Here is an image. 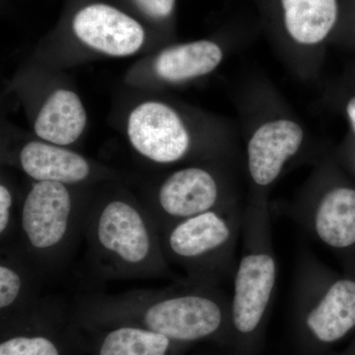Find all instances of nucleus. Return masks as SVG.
Instances as JSON below:
<instances>
[{
  "mask_svg": "<svg viewBox=\"0 0 355 355\" xmlns=\"http://www.w3.org/2000/svg\"><path fill=\"white\" fill-rule=\"evenodd\" d=\"M144 13L156 19L168 17L175 6V0H135Z\"/></svg>",
  "mask_w": 355,
  "mask_h": 355,
  "instance_id": "obj_20",
  "label": "nucleus"
},
{
  "mask_svg": "<svg viewBox=\"0 0 355 355\" xmlns=\"http://www.w3.org/2000/svg\"><path fill=\"white\" fill-rule=\"evenodd\" d=\"M87 116L83 102L72 91L60 89L48 98L35 121L40 139L55 146L73 144L83 135Z\"/></svg>",
  "mask_w": 355,
  "mask_h": 355,
  "instance_id": "obj_14",
  "label": "nucleus"
},
{
  "mask_svg": "<svg viewBox=\"0 0 355 355\" xmlns=\"http://www.w3.org/2000/svg\"><path fill=\"white\" fill-rule=\"evenodd\" d=\"M128 135L140 155L158 164L176 163L190 150V135L181 118L160 102H146L133 110Z\"/></svg>",
  "mask_w": 355,
  "mask_h": 355,
  "instance_id": "obj_8",
  "label": "nucleus"
},
{
  "mask_svg": "<svg viewBox=\"0 0 355 355\" xmlns=\"http://www.w3.org/2000/svg\"><path fill=\"white\" fill-rule=\"evenodd\" d=\"M293 297L305 330L323 345L338 342L355 328V279L338 275L310 251L300 252Z\"/></svg>",
  "mask_w": 355,
  "mask_h": 355,
  "instance_id": "obj_6",
  "label": "nucleus"
},
{
  "mask_svg": "<svg viewBox=\"0 0 355 355\" xmlns=\"http://www.w3.org/2000/svg\"><path fill=\"white\" fill-rule=\"evenodd\" d=\"M295 222L313 239L338 254L355 250V189L334 186L295 211Z\"/></svg>",
  "mask_w": 355,
  "mask_h": 355,
  "instance_id": "obj_9",
  "label": "nucleus"
},
{
  "mask_svg": "<svg viewBox=\"0 0 355 355\" xmlns=\"http://www.w3.org/2000/svg\"><path fill=\"white\" fill-rule=\"evenodd\" d=\"M70 187L35 182L20 205L13 243L44 279L64 268L83 235L87 207L79 205Z\"/></svg>",
  "mask_w": 355,
  "mask_h": 355,
  "instance_id": "obj_3",
  "label": "nucleus"
},
{
  "mask_svg": "<svg viewBox=\"0 0 355 355\" xmlns=\"http://www.w3.org/2000/svg\"><path fill=\"white\" fill-rule=\"evenodd\" d=\"M242 240V256L233 277L231 326L239 335L250 336L265 321L277 287L272 220L265 202L256 203L243 214Z\"/></svg>",
  "mask_w": 355,
  "mask_h": 355,
  "instance_id": "obj_5",
  "label": "nucleus"
},
{
  "mask_svg": "<svg viewBox=\"0 0 355 355\" xmlns=\"http://www.w3.org/2000/svg\"><path fill=\"white\" fill-rule=\"evenodd\" d=\"M79 311L98 321L146 329L174 342H195L216 335L231 324L230 298L219 286L176 282L162 289L119 294H87Z\"/></svg>",
  "mask_w": 355,
  "mask_h": 355,
  "instance_id": "obj_1",
  "label": "nucleus"
},
{
  "mask_svg": "<svg viewBox=\"0 0 355 355\" xmlns=\"http://www.w3.org/2000/svg\"><path fill=\"white\" fill-rule=\"evenodd\" d=\"M20 211L15 210L12 191L0 184V245L7 246L16 240L19 227Z\"/></svg>",
  "mask_w": 355,
  "mask_h": 355,
  "instance_id": "obj_19",
  "label": "nucleus"
},
{
  "mask_svg": "<svg viewBox=\"0 0 355 355\" xmlns=\"http://www.w3.org/2000/svg\"><path fill=\"white\" fill-rule=\"evenodd\" d=\"M347 113L350 121H352V128L355 132V97L349 100L347 106Z\"/></svg>",
  "mask_w": 355,
  "mask_h": 355,
  "instance_id": "obj_21",
  "label": "nucleus"
},
{
  "mask_svg": "<svg viewBox=\"0 0 355 355\" xmlns=\"http://www.w3.org/2000/svg\"><path fill=\"white\" fill-rule=\"evenodd\" d=\"M0 355H60V349L51 338L41 335H18L3 340Z\"/></svg>",
  "mask_w": 355,
  "mask_h": 355,
  "instance_id": "obj_18",
  "label": "nucleus"
},
{
  "mask_svg": "<svg viewBox=\"0 0 355 355\" xmlns=\"http://www.w3.org/2000/svg\"><path fill=\"white\" fill-rule=\"evenodd\" d=\"M282 6L287 32L299 44L323 41L338 19V0H282Z\"/></svg>",
  "mask_w": 355,
  "mask_h": 355,
  "instance_id": "obj_16",
  "label": "nucleus"
},
{
  "mask_svg": "<svg viewBox=\"0 0 355 355\" xmlns=\"http://www.w3.org/2000/svg\"><path fill=\"white\" fill-rule=\"evenodd\" d=\"M0 311L23 312L40 298L44 277L14 243L0 249Z\"/></svg>",
  "mask_w": 355,
  "mask_h": 355,
  "instance_id": "obj_13",
  "label": "nucleus"
},
{
  "mask_svg": "<svg viewBox=\"0 0 355 355\" xmlns=\"http://www.w3.org/2000/svg\"><path fill=\"white\" fill-rule=\"evenodd\" d=\"M173 342L139 327L119 326L105 336L98 355H168Z\"/></svg>",
  "mask_w": 355,
  "mask_h": 355,
  "instance_id": "obj_17",
  "label": "nucleus"
},
{
  "mask_svg": "<svg viewBox=\"0 0 355 355\" xmlns=\"http://www.w3.org/2000/svg\"><path fill=\"white\" fill-rule=\"evenodd\" d=\"M223 53L214 42L198 41L166 49L156 58V73L170 83L209 74L220 64Z\"/></svg>",
  "mask_w": 355,
  "mask_h": 355,
  "instance_id": "obj_15",
  "label": "nucleus"
},
{
  "mask_svg": "<svg viewBox=\"0 0 355 355\" xmlns=\"http://www.w3.org/2000/svg\"><path fill=\"white\" fill-rule=\"evenodd\" d=\"M243 214L233 205L172 224L160 233L169 265L179 266L193 284L218 286L234 277Z\"/></svg>",
  "mask_w": 355,
  "mask_h": 355,
  "instance_id": "obj_4",
  "label": "nucleus"
},
{
  "mask_svg": "<svg viewBox=\"0 0 355 355\" xmlns=\"http://www.w3.org/2000/svg\"><path fill=\"white\" fill-rule=\"evenodd\" d=\"M18 161L23 172L35 182L76 186L88 181L93 174L87 159L50 142H28L21 148Z\"/></svg>",
  "mask_w": 355,
  "mask_h": 355,
  "instance_id": "obj_12",
  "label": "nucleus"
},
{
  "mask_svg": "<svg viewBox=\"0 0 355 355\" xmlns=\"http://www.w3.org/2000/svg\"><path fill=\"white\" fill-rule=\"evenodd\" d=\"M77 38L112 57L137 53L144 42V28L127 14L105 4L84 7L73 20Z\"/></svg>",
  "mask_w": 355,
  "mask_h": 355,
  "instance_id": "obj_10",
  "label": "nucleus"
},
{
  "mask_svg": "<svg viewBox=\"0 0 355 355\" xmlns=\"http://www.w3.org/2000/svg\"><path fill=\"white\" fill-rule=\"evenodd\" d=\"M218 178L202 167H187L166 178L146 207L158 230L227 205Z\"/></svg>",
  "mask_w": 355,
  "mask_h": 355,
  "instance_id": "obj_7",
  "label": "nucleus"
},
{
  "mask_svg": "<svg viewBox=\"0 0 355 355\" xmlns=\"http://www.w3.org/2000/svg\"><path fill=\"white\" fill-rule=\"evenodd\" d=\"M304 133L298 123L289 120L270 121L258 128L248 144V169L259 188L277 181L284 165L298 153Z\"/></svg>",
  "mask_w": 355,
  "mask_h": 355,
  "instance_id": "obj_11",
  "label": "nucleus"
},
{
  "mask_svg": "<svg viewBox=\"0 0 355 355\" xmlns=\"http://www.w3.org/2000/svg\"><path fill=\"white\" fill-rule=\"evenodd\" d=\"M83 235L90 270L99 279L187 282L166 260L153 217L130 198L112 196L87 207Z\"/></svg>",
  "mask_w": 355,
  "mask_h": 355,
  "instance_id": "obj_2",
  "label": "nucleus"
}]
</instances>
